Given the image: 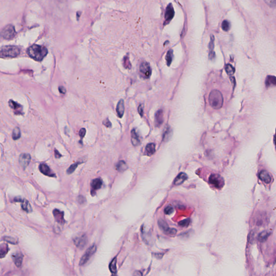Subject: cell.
Listing matches in <instances>:
<instances>
[{
    "label": "cell",
    "instance_id": "1",
    "mask_svg": "<svg viewBox=\"0 0 276 276\" xmlns=\"http://www.w3.org/2000/svg\"><path fill=\"white\" fill-rule=\"evenodd\" d=\"M27 54L32 59L41 61L47 54V49L44 46L33 44L27 49Z\"/></svg>",
    "mask_w": 276,
    "mask_h": 276
},
{
    "label": "cell",
    "instance_id": "2",
    "mask_svg": "<svg viewBox=\"0 0 276 276\" xmlns=\"http://www.w3.org/2000/svg\"><path fill=\"white\" fill-rule=\"evenodd\" d=\"M209 102L212 108L215 109H220L223 104V97L220 91L214 90L211 91L209 96Z\"/></svg>",
    "mask_w": 276,
    "mask_h": 276
},
{
    "label": "cell",
    "instance_id": "3",
    "mask_svg": "<svg viewBox=\"0 0 276 276\" xmlns=\"http://www.w3.org/2000/svg\"><path fill=\"white\" fill-rule=\"evenodd\" d=\"M20 54V50L17 47L14 45H6L1 47L0 55L1 57L13 58L17 56Z\"/></svg>",
    "mask_w": 276,
    "mask_h": 276
},
{
    "label": "cell",
    "instance_id": "4",
    "mask_svg": "<svg viewBox=\"0 0 276 276\" xmlns=\"http://www.w3.org/2000/svg\"><path fill=\"white\" fill-rule=\"evenodd\" d=\"M209 181L210 184L217 189L222 188L225 185V180L219 174H211L209 176Z\"/></svg>",
    "mask_w": 276,
    "mask_h": 276
},
{
    "label": "cell",
    "instance_id": "5",
    "mask_svg": "<svg viewBox=\"0 0 276 276\" xmlns=\"http://www.w3.org/2000/svg\"><path fill=\"white\" fill-rule=\"evenodd\" d=\"M157 224L160 229L166 234L171 236H174L177 233V230L175 228H170L168 225L164 220L160 218L158 220Z\"/></svg>",
    "mask_w": 276,
    "mask_h": 276
},
{
    "label": "cell",
    "instance_id": "6",
    "mask_svg": "<svg viewBox=\"0 0 276 276\" xmlns=\"http://www.w3.org/2000/svg\"><path fill=\"white\" fill-rule=\"evenodd\" d=\"M96 250V247L95 244L92 245L91 247H89L88 249L86 250L83 256L81 258V260L79 262V265L82 266L85 265L86 263H88V261L90 260V258L93 255Z\"/></svg>",
    "mask_w": 276,
    "mask_h": 276
},
{
    "label": "cell",
    "instance_id": "7",
    "mask_svg": "<svg viewBox=\"0 0 276 276\" xmlns=\"http://www.w3.org/2000/svg\"><path fill=\"white\" fill-rule=\"evenodd\" d=\"M16 32L13 25H9L5 27L1 32V35L3 38L10 40L13 38L16 35Z\"/></svg>",
    "mask_w": 276,
    "mask_h": 276
},
{
    "label": "cell",
    "instance_id": "8",
    "mask_svg": "<svg viewBox=\"0 0 276 276\" xmlns=\"http://www.w3.org/2000/svg\"><path fill=\"white\" fill-rule=\"evenodd\" d=\"M74 244L77 248L80 249H83L85 247L88 243V238L85 234H82L81 235L76 236L74 239Z\"/></svg>",
    "mask_w": 276,
    "mask_h": 276
},
{
    "label": "cell",
    "instance_id": "9",
    "mask_svg": "<svg viewBox=\"0 0 276 276\" xmlns=\"http://www.w3.org/2000/svg\"><path fill=\"white\" fill-rule=\"evenodd\" d=\"M140 72L142 76L145 78H149L152 74V69L149 64L147 62L142 63L140 66Z\"/></svg>",
    "mask_w": 276,
    "mask_h": 276
},
{
    "label": "cell",
    "instance_id": "10",
    "mask_svg": "<svg viewBox=\"0 0 276 276\" xmlns=\"http://www.w3.org/2000/svg\"><path fill=\"white\" fill-rule=\"evenodd\" d=\"M175 14V11L174 10L173 6L172 3H169L168 6L167 7L166 13H165V21H164V25L168 24L172 19H173Z\"/></svg>",
    "mask_w": 276,
    "mask_h": 276
},
{
    "label": "cell",
    "instance_id": "11",
    "mask_svg": "<svg viewBox=\"0 0 276 276\" xmlns=\"http://www.w3.org/2000/svg\"><path fill=\"white\" fill-rule=\"evenodd\" d=\"M102 184H103V181L99 178H97V179L92 180V182L91 183V194L92 196H94L96 194V191L101 188Z\"/></svg>",
    "mask_w": 276,
    "mask_h": 276
},
{
    "label": "cell",
    "instance_id": "12",
    "mask_svg": "<svg viewBox=\"0 0 276 276\" xmlns=\"http://www.w3.org/2000/svg\"><path fill=\"white\" fill-rule=\"evenodd\" d=\"M31 157L29 154L22 153L19 157V162L22 167L25 169L29 164Z\"/></svg>",
    "mask_w": 276,
    "mask_h": 276
},
{
    "label": "cell",
    "instance_id": "13",
    "mask_svg": "<svg viewBox=\"0 0 276 276\" xmlns=\"http://www.w3.org/2000/svg\"><path fill=\"white\" fill-rule=\"evenodd\" d=\"M12 258L13 262L17 267H20L22 264L23 255L21 252H16L13 254Z\"/></svg>",
    "mask_w": 276,
    "mask_h": 276
},
{
    "label": "cell",
    "instance_id": "14",
    "mask_svg": "<svg viewBox=\"0 0 276 276\" xmlns=\"http://www.w3.org/2000/svg\"><path fill=\"white\" fill-rule=\"evenodd\" d=\"M10 107L13 110L14 113L16 115H21L22 112V106L15 101L10 100L9 102Z\"/></svg>",
    "mask_w": 276,
    "mask_h": 276
},
{
    "label": "cell",
    "instance_id": "15",
    "mask_svg": "<svg viewBox=\"0 0 276 276\" xmlns=\"http://www.w3.org/2000/svg\"><path fill=\"white\" fill-rule=\"evenodd\" d=\"M259 177L260 180L265 182V183H270L271 182L272 177L269 173L266 171H262L259 174Z\"/></svg>",
    "mask_w": 276,
    "mask_h": 276
},
{
    "label": "cell",
    "instance_id": "16",
    "mask_svg": "<svg viewBox=\"0 0 276 276\" xmlns=\"http://www.w3.org/2000/svg\"><path fill=\"white\" fill-rule=\"evenodd\" d=\"M164 123V113L162 110H159L155 115V124L157 127H160Z\"/></svg>",
    "mask_w": 276,
    "mask_h": 276
},
{
    "label": "cell",
    "instance_id": "17",
    "mask_svg": "<svg viewBox=\"0 0 276 276\" xmlns=\"http://www.w3.org/2000/svg\"><path fill=\"white\" fill-rule=\"evenodd\" d=\"M54 217L57 222L60 224H63L65 221L64 219V213L63 211L59 210V209H55L53 211Z\"/></svg>",
    "mask_w": 276,
    "mask_h": 276
},
{
    "label": "cell",
    "instance_id": "18",
    "mask_svg": "<svg viewBox=\"0 0 276 276\" xmlns=\"http://www.w3.org/2000/svg\"><path fill=\"white\" fill-rule=\"evenodd\" d=\"M39 169H40V172L43 174L44 175L49 176H55V174L52 173L49 167L46 164H40L39 166Z\"/></svg>",
    "mask_w": 276,
    "mask_h": 276
},
{
    "label": "cell",
    "instance_id": "19",
    "mask_svg": "<svg viewBox=\"0 0 276 276\" xmlns=\"http://www.w3.org/2000/svg\"><path fill=\"white\" fill-rule=\"evenodd\" d=\"M188 176L186 173L183 172L179 173L176 177L174 180V184L176 186H179L182 184L187 179Z\"/></svg>",
    "mask_w": 276,
    "mask_h": 276
},
{
    "label": "cell",
    "instance_id": "20",
    "mask_svg": "<svg viewBox=\"0 0 276 276\" xmlns=\"http://www.w3.org/2000/svg\"><path fill=\"white\" fill-rule=\"evenodd\" d=\"M173 135V130L169 126H167L164 130L162 140L164 142H168Z\"/></svg>",
    "mask_w": 276,
    "mask_h": 276
},
{
    "label": "cell",
    "instance_id": "21",
    "mask_svg": "<svg viewBox=\"0 0 276 276\" xmlns=\"http://www.w3.org/2000/svg\"><path fill=\"white\" fill-rule=\"evenodd\" d=\"M131 142L133 145L134 146H139L140 144L139 137L134 129L131 131Z\"/></svg>",
    "mask_w": 276,
    "mask_h": 276
},
{
    "label": "cell",
    "instance_id": "22",
    "mask_svg": "<svg viewBox=\"0 0 276 276\" xmlns=\"http://www.w3.org/2000/svg\"><path fill=\"white\" fill-rule=\"evenodd\" d=\"M116 111L118 117L119 118H122L125 112V105L124 101L123 99H121L117 104Z\"/></svg>",
    "mask_w": 276,
    "mask_h": 276
},
{
    "label": "cell",
    "instance_id": "23",
    "mask_svg": "<svg viewBox=\"0 0 276 276\" xmlns=\"http://www.w3.org/2000/svg\"><path fill=\"white\" fill-rule=\"evenodd\" d=\"M214 36L213 35L210 36V41L209 42V58L210 59H213L215 56V54L214 51Z\"/></svg>",
    "mask_w": 276,
    "mask_h": 276
},
{
    "label": "cell",
    "instance_id": "24",
    "mask_svg": "<svg viewBox=\"0 0 276 276\" xmlns=\"http://www.w3.org/2000/svg\"><path fill=\"white\" fill-rule=\"evenodd\" d=\"M271 235V231L269 230H265V231L261 232L258 236V240L260 242H264L267 240V238Z\"/></svg>",
    "mask_w": 276,
    "mask_h": 276
},
{
    "label": "cell",
    "instance_id": "25",
    "mask_svg": "<svg viewBox=\"0 0 276 276\" xmlns=\"http://www.w3.org/2000/svg\"><path fill=\"white\" fill-rule=\"evenodd\" d=\"M146 153L148 156H152L153 155L156 151L155 145L153 143H150L147 145L145 149Z\"/></svg>",
    "mask_w": 276,
    "mask_h": 276
},
{
    "label": "cell",
    "instance_id": "26",
    "mask_svg": "<svg viewBox=\"0 0 276 276\" xmlns=\"http://www.w3.org/2000/svg\"><path fill=\"white\" fill-rule=\"evenodd\" d=\"M115 168L117 171H119L120 172H123L127 169V165L125 162L121 160L118 162V164H116Z\"/></svg>",
    "mask_w": 276,
    "mask_h": 276
},
{
    "label": "cell",
    "instance_id": "27",
    "mask_svg": "<svg viewBox=\"0 0 276 276\" xmlns=\"http://www.w3.org/2000/svg\"><path fill=\"white\" fill-rule=\"evenodd\" d=\"M265 84L267 87L271 86H276V77L274 76H268L265 81Z\"/></svg>",
    "mask_w": 276,
    "mask_h": 276
},
{
    "label": "cell",
    "instance_id": "28",
    "mask_svg": "<svg viewBox=\"0 0 276 276\" xmlns=\"http://www.w3.org/2000/svg\"><path fill=\"white\" fill-rule=\"evenodd\" d=\"M117 258H113L109 265V269L111 272L113 274H115L117 272Z\"/></svg>",
    "mask_w": 276,
    "mask_h": 276
},
{
    "label": "cell",
    "instance_id": "29",
    "mask_svg": "<svg viewBox=\"0 0 276 276\" xmlns=\"http://www.w3.org/2000/svg\"><path fill=\"white\" fill-rule=\"evenodd\" d=\"M22 208L25 211H27L28 213H30L32 211V206L30 204L29 202L27 200H22Z\"/></svg>",
    "mask_w": 276,
    "mask_h": 276
},
{
    "label": "cell",
    "instance_id": "30",
    "mask_svg": "<svg viewBox=\"0 0 276 276\" xmlns=\"http://www.w3.org/2000/svg\"><path fill=\"white\" fill-rule=\"evenodd\" d=\"M0 250H1V252H0L1 258H2L7 255L8 252L9 251V248L7 244H1Z\"/></svg>",
    "mask_w": 276,
    "mask_h": 276
},
{
    "label": "cell",
    "instance_id": "31",
    "mask_svg": "<svg viewBox=\"0 0 276 276\" xmlns=\"http://www.w3.org/2000/svg\"><path fill=\"white\" fill-rule=\"evenodd\" d=\"M21 137V130L18 127H15L13 130L12 138L14 140H16L20 139Z\"/></svg>",
    "mask_w": 276,
    "mask_h": 276
},
{
    "label": "cell",
    "instance_id": "32",
    "mask_svg": "<svg viewBox=\"0 0 276 276\" xmlns=\"http://www.w3.org/2000/svg\"><path fill=\"white\" fill-rule=\"evenodd\" d=\"M173 50H169L168 52H167V54L166 55V59L167 62V64L168 66H169V65H171V63H172V60H173Z\"/></svg>",
    "mask_w": 276,
    "mask_h": 276
},
{
    "label": "cell",
    "instance_id": "33",
    "mask_svg": "<svg viewBox=\"0 0 276 276\" xmlns=\"http://www.w3.org/2000/svg\"><path fill=\"white\" fill-rule=\"evenodd\" d=\"M3 240L8 243L11 244H16L18 243V240L9 236H5L3 237Z\"/></svg>",
    "mask_w": 276,
    "mask_h": 276
},
{
    "label": "cell",
    "instance_id": "34",
    "mask_svg": "<svg viewBox=\"0 0 276 276\" xmlns=\"http://www.w3.org/2000/svg\"><path fill=\"white\" fill-rule=\"evenodd\" d=\"M225 71L228 74H229L230 76L233 75L235 72V68L230 64H227V65H226V66H225Z\"/></svg>",
    "mask_w": 276,
    "mask_h": 276
},
{
    "label": "cell",
    "instance_id": "35",
    "mask_svg": "<svg viewBox=\"0 0 276 276\" xmlns=\"http://www.w3.org/2000/svg\"><path fill=\"white\" fill-rule=\"evenodd\" d=\"M81 162H77L76 163H74V164H72V165H71L69 168L67 169V174H72V173L76 170V169L77 168V167H78L79 164H81Z\"/></svg>",
    "mask_w": 276,
    "mask_h": 276
},
{
    "label": "cell",
    "instance_id": "36",
    "mask_svg": "<svg viewBox=\"0 0 276 276\" xmlns=\"http://www.w3.org/2000/svg\"><path fill=\"white\" fill-rule=\"evenodd\" d=\"M191 220L190 218H187L184 220L181 221L180 222H179V225H180L181 227H188L189 225L191 224Z\"/></svg>",
    "mask_w": 276,
    "mask_h": 276
},
{
    "label": "cell",
    "instance_id": "37",
    "mask_svg": "<svg viewBox=\"0 0 276 276\" xmlns=\"http://www.w3.org/2000/svg\"><path fill=\"white\" fill-rule=\"evenodd\" d=\"M230 23L227 20H224L223 21L222 24V29L225 31V32H228L230 29Z\"/></svg>",
    "mask_w": 276,
    "mask_h": 276
},
{
    "label": "cell",
    "instance_id": "38",
    "mask_svg": "<svg viewBox=\"0 0 276 276\" xmlns=\"http://www.w3.org/2000/svg\"><path fill=\"white\" fill-rule=\"evenodd\" d=\"M123 65L126 69H130L131 68V64L128 56L125 57V58L123 59Z\"/></svg>",
    "mask_w": 276,
    "mask_h": 276
},
{
    "label": "cell",
    "instance_id": "39",
    "mask_svg": "<svg viewBox=\"0 0 276 276\" xmlns=\"http://www.w3.org/2000/svg\"><path fill=\"white\" fill-rule=\"evenodd\" d=\"M174 212V208L172 206H168L165 208L164 210V213L166 215H171Z\"/></svg>",
    "mask_w": 276,
    "mask_h": 276
},
{
    "label": "cell",
    "instance_id": "40",
    "mask_svg": "<svg viewBox=\"0 0 276 276\" xmlns=\"http://www.w3.org/2000/svg\"><path fill=\"white\" fill-rule=\"evenodd\" d=\"M264 2L267 3V5L271 8H274L276 6V1L275 0H265Z\"/></svg>",
    "mask_w": 276,
    "mask_h": 276
},
{
    "label": "cell",
    "instance_id": "41",
    "mask_svg": "<svg viewBox=\"0 0 276 276\" xmlns=\"http://www.w3.org/2000/svg\"><path fill=\"white\" fill-rule=\"evenodd\" d=\"M138 112L139 113L141 117L143 116L144 115V105L143 104H140L139 108H138Z\"/></svg>",
    "mask_w": 276,
    "mask_h": 276
},
{
    "label": "cell",
    "instance_id": "42",
    "mask_svg": "<svg viewBox=\"0 0 276 276\" xmlns=\"http://www.w3.org/2000/svg\"><path fill=\"white\" fill-rule=\"evenodd\" d=\"M86 134V130L85 128H81L80 131H79V136L81 137V140L83 138L84 136H85V135Z\"/></svg>",
    "mask_w": 276,
    "mask_h": 276
},
{
    "label": "cell",
    "instance_id": "43",
    "mask_svg": "<svg viewBox=\"0 0 276 276\" xmlns=\"http://www.w3.org/2000/svg\"><path fill=\"white\" fill-rule=\"evenodd\" d=\"M153 255L155 257V258L159 259H161L163 257L164 254L162 253H154L153 254Z\"/></svg>",
    "mask_w": 276,
    "mask_h": 276
},
{
    "label": "cell",
    "instance_id": "44",
    "mask_svg": "<svg viewBox=\"0 0 276 276\" xmlns=\"http://www.w3.org/2000/svg\"><path fill=\"white\" fill-rule=\"evenodd\" d=\"M103 124L105 126H106L107 127H111V123L110 120L108 119H106L103 121Z\"/></svg>",
    "mask_w": 276,
    "mask_h": 276
},
{
    "label": "cell",
    "instance_id": "45",
    "mask_svg": "<svg viewBox=\"0 0 276 276\" xmlns=\"http://www.w3.org/2000/svg\"><path fill=\"white\" fill-rule=\"evenodd\" d=\"M78 201L81 204H83L84 202L85 201V198H84L83 196H79L78 198Z\"/></svg>",
    "mask_w": 276,
    "mask_h": 276
},
{
    "label": "cell",
    "instance_id": "46",
    "mask_svg": "<svg viewBox=\"0 0 276 276\" xmlns=\"http://www.w3.org/2000/svg\"><path fill=\"white\" fill-rule=\"evenodd\" d=\"M133 276H143L142 274V272L140 271H135L134 273L133 274Z\"/></svg>",
    "mask_w": 276,
    "mask_h": 276
},
{
    "label": "cell",
    "instance_id": "47",
    "mask_svg": "<svg viewBox=\"0 0 276 276\" xmlns=\"http://www.w3.org/2000/svg\"><path fill=\"white\" fill-rule=\"evenodd\" d=\"M59 91L62 94H65V93H66V90H65V88L63 87V86H60L59 88Z\"/></svg>",
    "mask_w": 276,
    "mask_h": 276
},
{
    "label": "cell",
    "instance_id": "48",
    "mask_svg": "<svg viewBox=\"0 0 276 276\" xmlns=\"http://www.w3.org/2000/svg\"><path fill=\"white\" fill-rule=\"evenodd\" d=\"M55 155L56 158H59V157H61V156H62L61 154L59 153V151L56 150V149H55Z\"/></svg>",
    "mask_w": 276,
    "mask_h": 276
},
{
    "label": "cell",
    "instance_id": "49",
    "mask_svg": "<svg viewBox=\"0 0 276 276\" xmlns=\"http://www.w3.org/2000/svg\"><path fill=\"white\" fill-rule=\"evenodd\" d=\"M275 141H276V138H275Z\"/></svg>",
    "mask_w": 276,
    "mask_h": 276
},
{
    "label": "cell",
    "instance_id": "50",
    "mask_svg": "<svg viewBox=\"0 0 276 276\" xmlns=\"http://www.w3.org/2000/svg\"><path fill=\"white\" fill-rule=\"evenodd\" d=\"M112 276H115V275H113Z\"/></svg>",
    "mask_w": 276,
    "mask_h": 276
}]
</instances>
